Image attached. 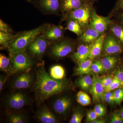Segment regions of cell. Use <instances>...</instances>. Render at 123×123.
I'll return each instance as SVG.
<instances>
[{"mask_svg":"<svg viewBox=\"0 0 123 123\" xmlns=\"http://www.w3.org/2000/svg\"><path fill=\"white\" fill-rule=\"evenodd\" d=\"M14 38L12 33L0 31V44L4 47L9 48Z\"/></svg>","mask_w":123,"mask_h":123,"instance_id":"d4e9b609","label":"cell"},{"mask_svg":"<svg viewBox=\"0 0 123 123\" xmlns=\"http://www.w3.org/2000/svg\"><path fill=\"white\" fill-rule=\"evenodd\" d=\"M49 73L52 77L57 80L64 79L65 76L64 69L60 65H55L51 67Z\"/></svg>","mask_w":123,"mask_h":123,"instance_id":"603a6c76","label":"cell"},{"mask_svg":"<svg viewBox=\"0 0 123 123\" xmlns=\"http://www.w3.org/2000/svg\"><path fill=\"white\" fill-rule=\"evenodd\" d=\"M105 37V34L102 33L93 43L89 59L93 60L98 57L101 55L103 50L104 42Z\"/></svg>","mask_w":123,"mask_h":123,"instance_id":"2e32d148","label":"cell"},{"mask_svg":"<svg viewBox=\"0 0 123 123\" xmlns=\"http://www.w3.org/2000/svg\"><path fill=\"white\" fill-rule=\"evenodd\" d=\"M0 31L4 33H12V30L7 24L2 20H0Z\"/></svg>","mask_w":123,"mask_h":123,"instance_id":"74e56055","label":"cell"},{"mask_svg":"<svg viewBox=\"0 0 123 123\" xmlns=\"http://www.w3.org/2000/svg\"><path fill=\"white\" fill-rule=\"evenodd\" d=\"M7 104L9 107L13 110H19L26 105L28 99L25 95L21 92L12 94L7 100Z\"/></svg>","mask_w":123,"mask_h":123,"instance_id":"9c48e42d","label":"cell"},{"mask_svg":"<svg viewBox=\"0 0 123 123\" xmlns=\"http://www.w3.org/2000/svg\"><path fill=\"white\" fill-rule=\"evenodd\" d=\"M92 71L96 74L100 73L104 71L101 61L97 60L92 63L91 65Z\"/></svg>","mask_w":123,"mask_h":123,"instance_id":"836d02e7","label":"cell"},{"mask_svg":"<svg viewBox=\"0 0 123 123\" xmlns=\"http://www.w3.org/2000/svg\"><path fill=\"white\" fill-rule=\"evenodd\" d=\"M72 101L70 97L64 96L56 99L53 104V108L55 112L59 115L65 114L70 109Z\"/></svg>","mask_w":123,"mask_h":123,"instance_id":"30bf717a","label":"cell"},{"mask_svg":"<svg viewBox=\"0 0 123 123\" xmlns=\"http://www.w3.org/2000/svg\"><path fill=\"white\" fill-rule=\"evenodd\" d=\"M69 86L68 82L65 79L57 80L52 77L46 71L44 64H40L38 66L34 91L39 103L63 92Z\"/></svg>","mask_w":123,"mask_h":123,"instance_id":"6da1fadb","label":"cell"},{"mask_svg":"<svg viewBox=\"0 0 123 123\" xmlns=\"http://www.w3.org/2000/svg\"><path fill=\"white\" fill-rule=\"evenodd\" d=\"M7 78V77L4 76L2 75L0 76V91L2 90Z\"/></svg>","mask_w":123,"mask_h":123,"instance_id":"60d3db41","label":"cell"},{"mask_svg":"<svg viewBox=\"0 0 123 123\" xmlns=\"http://www.w3.org/2000/svg\"><path fill=\"white\" fill-rule=\"evenodd\" d=\"M113 78L110 76L101 78V82L104 89L107 88L111 85L113 81Z\"/></svg>","mask_w":123,"mask_h":123,"instance_id":"f35d334b","label":"cell"},{"mask_svg":"<svg viewBox=\"0 0 123 123\" xmlns=\"http://www.w3.org/2000/svg\"><path fill=\"white\" fill-rule=\"evenodd\" d=\"M84 117L82 113L78 111H76L74 112L72 118L69 121L70 123H81Z\"/></svg>","mask_w":123,"mask_h":123,"instance_id":"d6a6232c","label":"cell"},{"mask_svg":"<svg viewBox=\"0 0 123 123\" xmlns=\"http://www.w3.org/2000/svg\"><path fill=\"white\" fill-rule=\"evenodd\" d=\"M48 42L44 35H39L30 43L27 48L31 55L37 57L40 56L46 51Z\"/></svg>","mask_w":123,"mask_h":123,"instance_id":"52a82bcc","label":"cell"},{"mask_svg":"<svg viewBox=\"0 0 123 123\" xmlns=\"http://www.w3.org/2000/svg\"><path fill=\"white\" fill-rule=\"evenodd\" d=\"M119 88H122L121 82L116 76H115L111 85L107 88L104 89V92L105 93L113 91Z\"/></svg>","mask_w":123,"mask_h":123,"instance_id":"f546056e","label":"cell"},{"mask_svg":"<svg viewBox=\"0 0 123 123\" xmlns=\"http://www.w3.org/2000/svg\"><path fill=\"white\" fill-rule=\"evenodd\" d=\"M39 5L44 10L56 13L61 9V0H40Z\"/></svg>","mask_w":123,"mask_h":123,"instance_id":"e0dca14e","label":"cell"},{"mask_svg":"<svg viewBox=\"0 0 123 123\" xmlns=\"http://www.w3.org/2000/svg\"><path fill=\"white\" fill-rule=\"evenodd\" d=\"M98 117L94 110H90L87 112L86 114V120L87 122L91 123L93 121L97 119Z\"/></svg>","mask_w":123,"mask_h":123,"instance_id":"d590c367","label":"cell"},{"mask_svg":"<svg viewBox=\"0 0 123 123\" xmlns=\"http://www.w3.org/2000/svg\"><path fill=\"white\" fill-rule=\"evenodd\" d=\"M92 43L80 45L76 52L73 55L72 58L74 61L79 64L89 59Z\"/></svg>","mask_w":123,"mask_h":123,"instance_id":"7c38bea8","label":"cell"},{"mask_svg":"<svg viewBox=\"0 0 123 123\" xmlns=\"http://www.w3.org/2000/svg\"><path fill=\"white\" fill-rule=\"evenodd\" d=\"M115 76L121 82L122 88H123V68H119L117 70Z\"/></svg>","mask_w":123,"mask_h":123,"instance_id":"ab89813d","label":"cell"},{"mask_svg":"<svg viewBox=\"0 0 123 123\" xmlns=\"http://www.w3.org/2000/svg\"><path fill=\"white\" fill-rule=\"evenodd\" d=\"M120 19L121 20V22L123 23V13H121V14L120 15L119 17Z\"/></svg>","mask_w":123,"mask_h":123,"instance_id":"ee69618b","label":"cell"},{"mask_svg":"<svg viewBox=\"0 0 123 123\" xmlns=\"http://www.w3.org/2000/svg\"><path fill=\"white\" fill-rule=\"evenodd\" d=\"M94 110L99 117H103L105 116L106 113V109L105 107L101 104H98L96 105Z\"/></svg>","mask_w":123,"mask_h":123,"instance_id":"1f68e13d","label":"cell"},{"mask_svg":"<svg viewBox=\"0 0 123 123\" xmlns=\"http://www.w3.org/2000/svg\"><path fill=\"white\" fill-rule=\"evenodd\" d=\"M101 61L104 71H108L111 70L116 66L118 60L117 57L111 55L106 56L101 59Z\"/></svg>","mask_w":123,"mask_h":123,"instance_id":"44dd1931","label":"cell"},{"mask_svg":"<svg viewBox=\"0 0 123 123\" xmlns=\"http://www.w3.org/2000/svg\"><path fill=\"white\" fill-rule=\"evenodd\" d=\"M93 60L88 59L78 64V66L75 69V74L77 75L89 74L92 71L91 65Z\"/></svg>","mask_w":123,"mask_h":123,"instance_id":"ffe728a7","label":"cell"},{"mask_svg":"<svg viewBox=\"0 0 123 123\" xmlns=\"http://www.w3.org/2000/svg\"><path fill=\"white\" fill-rule=\"evenodd\" d=\"M115 9L123 10V0H118L116 5Z\"/></svg>","mask_w":123,"mask_h":123,"instance_id":"b9f144b4","label":"cell"},{"mask_svg":"<svg viewBox=\"0 0 123 123\" xmlns=\"http://www.w3.org/2000/svg\"><path fill=\"white\" fill-rule=\"evenodd\" d=\"M93 78L89 75L83 76L77 80L78 86L83 90L88 91H90L93 85Z\"/></svg>","mask_w":123,"mask_h":123,"instance_id":"7402d4cb","label":"cell"},{"mask_svg":"<svg viewBox=\"0 0 123 123\" xmlns=\"http://www.w3.org/2000/svg\"><path fill=\"white\" fill-rule=\"evenodd\" d=\"M8 120L11 123H25L27 119L24 115L17 113H12L9 116Z\"/></svg>","mask_w":123,"mask_h":123,"instance_id":"f1b7e54d","label":"cell"},{"mask_svg":"<svg viewBox=\"0 0 123 123\" xmlns=\"http://www.w3.org/2000/svg\"><path fill=\"white\" fill-rule=\"evenodd\" d=\"M11 66V58H9L5 55H0V68L1 71L9 72Z\"/></svg>","mask_w":123,"mask_h":123,"instance_id":"83f0119b","label":"cell"},{"mask_svg":"<svg viewBox=\"0 0 123 123\" xmlns=\"http://www.w3.org/2000/svg\"><path fill=\"white\" fill-rule=\"evenodd\" d=\"M101 34L96 30L90 27L84 31L79 40L84 43L90 44L93 43Z\"/></svg>","mask_w":123,"mask_h":123,"instance_id":"d6986e66","label":"cell"},{"mask_svg":"<svg viewBox=\"0 0 123 123\" xmlns=\"http://www.w3.org/2000/svg\"><path fill=\"white\" fill-rule=\"evenodd\" d=\"M77 102L82 106H86L90 104L91 99L87 94L83 91H79L76 95Z\"/></svg>","mask_w":123,"mask_h":123,"instance_id":"4316f807","label":"cell"},{"mask_svg":"<svg viewBox=\"0 0 123 123\" xmlns=\"http://www.w3.org/2000/svg\"><path fill=\"white\" fill-rule=\"evenodd\" d=\"M73 44L68 40H64L56 43L52 46L51 53L55 58L65 57L74 50Z\"/></svg>","mask_w":123,"mask_h":123,"instance_id":"5b68a950","label":"cell"},{"mask_svg":"<svg viewBox=\"0 0 123 123\" xmlns=\"http://www.w3.org/2000/svg\"><path fill=\"white\" fill-rule=\"evenodd\" d=\"M104 101L110 104H113L115 103L114 96V91L105 93L104 95L103 99Z\"/></svg>","mask_w":123,"mask_h":123,"instance_id":"e575fe53","label":"cell"},{"mask_svg":"<svg viewBox=\"0 0 123 123\" xmlns=\"http://www.w3.org/2000/svg\"><path fill=\"white\" fill-rule=\"evenodd\" d=\"M46 28V25H43L18 35L14 38L8 48L10 55L20 51H25L30 43L44 31Z\"/></svg>","mask_w":123,"mask_h":123,"instance_id":"7a4b0ae2","label":"cell"},{"mask_svg":"<svg viewBox=\"0 0 123 123\" xmlns=\"http://www.w3.org/2000/svg\"><path fill=\"white\" fill-rule=\"evenodd\" d=\"M106 123L105 120H104L96 119L93 121L91 123Z\"/></svg>","mask_w":123,"mask_h":123,"instance_id":"7bdbcfd3","label":"cell"},{"mask_svg":"<svg viewBox=\"0 0 123 123\" xmlns=\"http://www.w3.org/2000/svg\"><path fill=\"white\" fill-rule=\"evenodd\" d=\"M66 29L75 33L78 36L83 34L82 27L78 22L75 20L69 19Z\"/></svg>","mask_w":123,"mask_h":123,"instance_id":"cb8c5ba5","label":"cell"},{"mask_svg":"<svg viewBox=\"0 0 123 123\" xmlns=\"http://www.w3.org/2000/svg\"><path fill=\"white\" fill-rule=\"evenodd\" d=\"M33 80V75L29 72H25L14 80L13 84V87L18 89H27L31 85Z\"/></svg>","mask_w":123,"mask_h":123,"instance_id":"4fadbf2b","label":"cell"},{"mask_svg":"<svg viewBox=\"0 0 123 123\" xmlns=\"http://www.w3.org/2000/svg\"><path fill=\"white\" fill-rule=\"evenodd\" d=\"M110 123H123V119L120 115L119 112H114L112 114Z\"/></svg>","mask_w":123,"mask_h":123,"instance_id":"8d00e7d4","label":"cell"},{"mask_svg":"<svg viewBox=\"0 0 123 123\" xmlns=\"http://www.w3.org/2000/svg\"><path fill=\"white\" fill-rule=\"evenodd\" d=\"M121 44L115 36L110 35L105 38L102 51L106 56L119 54L123 51Z\"/></svg>","mask_w":123,"mask_h":123,"instance_id":"8992f818","label":"cell"},{"mask_svg":"<svg viewBox=\"0 0 123 123\" xmlns=\"http://www.w3.org/2000/svg\"><path fill=\"white\" fill-rule=\"evenodd\" d=\"M111 21L108 17H104L98 15L93 10L92 11V17L90 27L94 29L100 34L106 30L108 27Z\"/></svg>","mask_w":123,"mask_h":123,"instance_id":"ba28073f","label":"cell"},{"mask_svg":"<svg viewBox=\"0 0 123 123\" xmlns=\"http://www.w3.org/2000/svg\"><path fill=\"white\" fill-rule=\"evenodd\" d=\"M92 78L93 82L90 92L92 95L93 101L98 102L103 99L105 93L104 88L101 82V77L94 75Z\"/></svg>","mask_w":123,"mask_h":123,"instance_id":"8fae6325","label":"cell"},{"mask_svg":"<svg viewBox=\"0 0 123 123\" xmlns=\"http://www.w3.org/2000/svg\"><path fill=\"white\" fill-rule=\"evenodd\" d=\"M37 118L43 123H56L58 122L55 115L46 107L40 110L37 114Z\"/></svg>","mask_w":123,"mask_h":123,"instance_id":"9a60e30c","label":"cell"},{"mask_svg":"<svg viewBox=\"0 0 123 123\" xmlns=\"http://www.w3.org/2000/svg\"><path fill=\"white\" fill-rule=\"evenodd\" d=\"M115 103L119 105L123 100V88H119L114 91Z\"/></svg>","mask_w":123,"mask_h":123,"instance_id":"4dcf8cb0","label":"cell"},{"mask_svg":"<svg viewBox=\"0 0 123 123\" xmlns=\"http://www.w3.org/2000/svg\"><path fill=\"white\" fill-rule=\"evenodd\" d=\"M63 29L60 25L52 26L47 28L43 35L48 41H57L63 37Z\"/></svg>","mask_w":123,"mask_h":123,"instance_id":"5bb4252c","label":"cell"},{"mask_svg":"<svg viewBox=\"0 0 123 123\" xmlns=\"http://www.w3.org/2000/svg\"><path fill=\"white\" fill-rule=\"evenodd\" d=\"M110 29L114 36L123 45V25L114 24L111 27Z\"/></svg>","mask_w":123,"mask_h":123,"instance_id":"484cf974","label":"cell"},{"mask_svg":"<svg viewBox=\"0 0 123 123\" xmlns=\"http://www.w3.org/2000/svg\"><path fill=\"white\" fill-rule=\"evenodd\" d=\"M119 113L121 117L123 119V108L120 110Z\"/></svg>","mask_w":123,"mask_h":123,"instance_id":"f6af8a7d","label":"cell"},{"mask_svg":"<svg viewBox=\"0 0 123 123\" xmlns=\"http://www.w3.org/2000/svg\"><path fill=\"white\" fill-rule=\"evenodd\" d=\"M11 66L9 71L11 74L20 72H29L33 62L26 51H20L10 55Z\"/></svg>","mask_w":123,"mask_h":123,"instance_id":"3957f363","label":"cell"},{"mask_svg":"<svg viewBox=\"0 0 123 123\" xmlns=\"http://www.w3.org/2000/svg\"><path fill=\"white\" fill-rule=\"evenodd\" d=\"M92 11L91 3L88 0L79 8L67 13V17L76 21L82 28L86 27L90 25Z\"/></svg>","mask_w":123,"mask_h":123,"instance_id":"277c9868","label":"cell"},{"mask_svg":"<svg viewBox=\"0 0 123 123\" xmlns=\"http://www.w3.org/2000/svg\"><path fill=\"white\" fill-rule=\"evenodd\" d=\"M88 0H61V9L63 12H69L79 8Z\"/></svg>","mask_w":123,"mask_h":123,"instance_id":"ac0fdd59","label":"cell"},{"mask_svg":"<svg viewBox=\"0 0 123 123\" xmlns=\"http://www.w3.org/2000/svg\"><path fill=\"white\" fill-rule=\"evenodd\" d=\"M28 1H30L31 0H28Z\"/></svg>","mask_w":123,"mask_h":123,"instance_id":"bcb514c9","label":"cell"}]
</instances>
